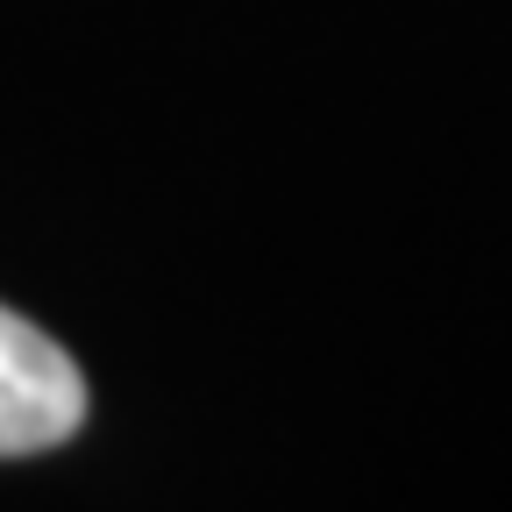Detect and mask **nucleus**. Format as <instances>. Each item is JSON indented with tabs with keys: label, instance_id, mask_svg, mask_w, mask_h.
<instances>
[{
	"label": "nucleus",
	"instance_id": "1",
	"mask_svg": "<svg viewBox=\"0 0 512 512\" xmlns=\"http://www.w3.org/2000/svg\"><path fill=\"white\" fill-rule=\"evenodd\" d=\"M86 420V377L36 320L0 306V456H36V448L72 441Z\"/></svg>",
	"mask_w": 512,
	"mask_h": 512
}]
</instances>
